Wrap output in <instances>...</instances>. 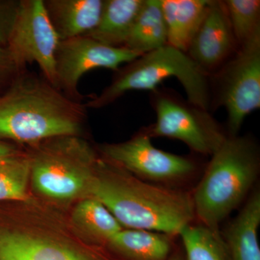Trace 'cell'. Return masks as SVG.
I'll return each mask as SVG.
<instances>
[{
  "label": "cell",
  "mask_w": 260,
  "mask_h": 260,
  "mask_svg": "<svg viewBox=\"0 0 260 260\" xmlns=\"http://www.w3.org/2000/svg\"><path fill=\"white\" fill-rule=\"evenodd\" d=\"M103 168L94 174L88 195L99 200L121 226L175 235L194 217L192 199L183 191L128 177Z\"/></svg>",
  "instance_id": "1"
},
{
  "label": "cell",
  "mask_w": 260,
  "mask_h": 260,
  "mask_svg": "<svg viewBox=\"0 0 260 260\" xmlns=\"http://www.w3.org/2000/svg\"><path fill=\"white\" fill-rule=\"evenodd\" d=\"M85 107L46 80L23 77L0 95V140L37 145L59 137L78 136Z\"/></svg>",
  "instance_id": "2"
},
{
  "label": "cell",
  "mask_w": 260,
  "mask_h": 260,
  "mask_svg": "<svg viewBox=\"0 0 260 260\" xmlns=\"http://www.w3.org/2000/svg\"><path fill=\"white\" fill-rule=\"evenodd\" d=\"M259 170L257 145L247 137L229 136L211 155L195 189L194 215L217 235L220 223L242 203Z\"/></svg>",
  "instance_id": "3"
},
{
  "label": "cell",
  "mask_w": 260,
  "mask_h": 260,
  "mask_svg": "<svg viewBox=\"0 0 260 260\" xmlns=\"http://www.w3.org/2000/svg\"><path fill=\"white\" fill-rule=\"evenodd\" d=\"M179 80L187 100L210 110V76L185 52L167 45L142 54L114 72L112 82L85 107L102 109L124 94L135 90L151 92L168 78Z\"/></svg>",
  "instance_id": "4"
},
{
  "label": "cell",
  "mask_w": 260,
  "mask_h": 260,
  "mask_svg": "<svg viewBox=\"0 0 260 260\" xmlns=\"http://www.w3.org/2000/svg\"><path fill=\"white\" fill-rule=\"evenodd\" d=\"M30 158L32 184L41 194L56 200L88 194L96 162L95 154L77 136L56 138Z\"/></svg>",
  "instance_id": "5"
},
{
  "label": "cell",
  "mask_w": 260,
  "mask_h": 260,
  "mask_svg": "<svg viewBox=\"0 0 260 260\" xmlns=\"http://www.w3.org/2000/svg\"><path fill=\"white\" fill-rule=\"evenodd\" d=\"M150 102L156 114L155 122L144 129L150 138L180 140L195 153L211 156L229 137L211 112L173 89H155Z\"/></svg>",
  "instance_id": "6"
},
{
  "label": "cell",
  "mask_w": 260,
  "mask_h": 260,
  "mask_svg": "<svg viewBox=\"0 0 260 260\" xmlns=\"http://www.w3.org/2000/svg\"><path fill=\"white\" fill-rule=\"evenodd\" d=\"M211 109L225 108L227 134L237 136L244 120L260 108V36L239 47L210 76Z\"/></svg>",
  "instance_id": "7"
},
{
  "label": "cell",
  "mask_w": 260,
  "mask_h": 260,
  "mask_svg": "<svg viewBox=\"0 0 260 260\" xmlns=\"http://www.w3.org/2000/svg\"><path fill=\"white\" fill-rule=\"evenodd\" d=\"M59 41L44 0L19 1L6 47L15 67L37 63L45 80L58 89L55 56Z\"/></svg>",
  "instance_id": "8"
},
{
  "label": "cell",
  "mask_w": 260,
  "mask_h": 260,
  "mask_svg": "<svg viewBox=\"0 0 260 260\" xmlns=\"http://www.w3.org/2000/svg\"><path fill=\"white\" fill-rule=\"evenodd\" d=\"M140 55L126 48L104 45L85 36L59 41L55 56L57 88L80 102L83 97L78 83L85 73L98 68L116 72Z\"/></svg>",
  "instance_id": "9"
},
{
  "label": "cell",
  "mask_w": 260,
  "mask_h": 260,
  "mask_svg": "<svg viewBox=\"0 0 260 260\" xmlns=\"http://www.w3.org/2000/svg\"><path fill=\"white\" fill-rule=\"evenodd\" d=\"M100 150L114 165L148 180L176 181L191 175L196 169L191 158L154 146L144 129L127 141L103 145Z\"/></svg>",
  "instance_id": "10"
},
{
  "label": "cell",
  "mask_w": 260,
  "mask_h": 260,
  "mask_svg": "<svg viewBox=\"0 0 260 260\" xmlns=\"http://www.w3.org/2000/svg\"><path fill=\"white\" fill-rule=\"evenodd\" d=\"M238 49L223 1L210 0L186 54L210 76L227 62Z\"/></svg>",
  "instance_id": "11"
},
{
  "label": "cell",
  "mask_w": 260,
  "mask_h": 260,
  "mask_svg": "<svg viewBox=\"0 0 260 260\" xmlns=\"http://www.w3.org/2000/svg\"><path fill=\"white\" fill-rule=\"evenodd\" d=\"M0 260H95L74 248L34 234L0 229Z\"/></svg>",
  "instance_id": "12"
},
{
  "label": "cell",
  "mask_w": 260,
  "mask_h": 260,
  "mask_svg": "<svg viewBox=\"0 0 260 260\" xmlns=\"http://www.w3.org/2000/svg\"><path fill=\"white\" fill-rule=\"evenodd\" d=\"M104 0H44L59 40L85 36L96 27Z\"/></svg>",
  "instance_id": "13"
},
{
  "label": "cell",
  "mask_w": 260,
  "mask_h": 260,
  "mask_svg": "<svg viewBox=\"0 0 260 260\" xmlns=\"http://www.w3.org/2000/svg\"><path fill=\"white\" fill-rule=\"evenodd\" d=\"M210 0H160L167 32V44L187 52L206 14Z\"/></svg>",
  "instance_id": "14"
},
{
  "label": "cell",
  "mask_w": 260,
  "mask_h": 260,
  "mask_svg": "<svg viewBox=\"0 0 260 260\" xmlns=\"http://www.w3.org/2000/svg\"><path fill=\"white\" fill-rule=\"evenodd\" d=\"M259 224L260 194L255 191L225 229L223 241L232 260H260Z\"/></svg>",
  "instance_id": "15"
},
{
  "label": "cell",
  "mask_w": 260,
  "mask_h": 260,
  "mask_svg": "<svg viewBox=\"0 0 260 260\" xmlns=\"http://www.w3.org/2000/svg\"><path fill=\"white\" fill-rule=\"evenodd\" d=\"M145 0H104L102 16L85 37L104 45L124 47Z\"/></svg>",
  "instance_id": "16"
},
{
  "label": "cell",
  "mask_w": 260,
  "mask_h": 260,
  "mask_svg": "<svg viewBox=\"0 0 260 260\" xmlns=\"http://www.w3.org/2000/svg\"><path fill=\"white\" fill-rule=\"evenodd\" d=\"M167 44V27L160 0H145L124 48L143 54Z\"/></svg>",
  "instance_id": "17"
},
{
  "label": "cell",
  "mask_w": 260,
  "mask_h": 260,
  "mask_svg": "<svg viewBox=\"0 0 260 260\" xmlns=\"http://www.w3.org/2000/svg\"><path fill=\"white\" fill-rule=\"evenodd\" d=\"M108 242L134 260H165L171 250L167 234L140 229H122Z\"/></svg>",
  "instance_id": "18"
},
{
  "label": "cell",
  "mask_w": 260,
  "mask_h": 260,
  "mask_svg": "<svg viewBox=\"0 0 260 260\" xmlns=\"http://www.w3.org/2000/svg\"><path fill=\"white\" fill-rule=\"evenodd\" d=\"M73 219L90 235L107 242L123 229L105 205L92 197L78 203L73 211Z\"/></svg>",
  "instance_id": "19"
},
{
  "label": "cell",
  "mask_w": 260,
  "mask_h": 260,
  "mask_svg": "<svg viewBox=\"0 0 260 260\" xmlns=\"http://www.w3.org/2000/svg\"><path fill=\"white\" fill-rule=\"evenodd\" d=\"M187 260H227L226 247L221 236L204 225L183 228L179 233Z\"/></svg>",
  "instance_id": "20"
},
{
  "label": "cell",
  "mask_w": 260,
  "mask_h": 260,
  "mask_svg": "<svg viewBox=\"0 0 260 260\" xmlns=\"http://www.w3.org/2000/svg\"><path fill=\"white\" fill-rule=\"evenodd\" d=\"M30 172L26 155L18 153L0 158V201L26 199Z\"/></svg>",
  "instance_id": "21"
},
{
  "label": "cell",
  "mask_w": 260,
  "mask_h": 260,
  "mask_svg": "<svg viewBox=\"0 0 260 260\" xmlns=\"http://www.w3.org/2000/svg\"><path fill=\"white\" fill-rule=\"evenodd\" d=\"M223 3L239 48L260 36L259 0H224Z\"/></svg>",
  "instance_id": "22"
},
{
  "label": "cell",
  "mask_w": 260,
  "mask_h": 260,
  "mask_svg": "<svg viewBox=\"0 0 260 260\" xmlns=\"http://www.w3.org/2000/svg\"><path fill=\"white\" fill-rule=\"evenodd\" d=\"M18 3L0 2V47H7Z\"/></svg>",
  "instance_id": "23"
},
{
  "label": "cell",
  "mask_w": 260,
  "mask_h": 260,
  "mask_svg": "<svg viewBox=\"0 0 260 260\" xmlns=\"http://www.w3.org/2000/svg\"><path fill=\"white\" fill-rule=\"evenodd\" d=\"M9 67H15L6 47H0V74Z\"/></svg>",
  "instance_id": "24"
},
{
  "label": "cell",
  "mask_w": 260,
  "mask_h": 260,
  "mask_svg": "<svg viewBox=\"0 0 260 260\" xmlns=\"http://www.w3.org/2000/svg\"><path fill=\"white\" fill-rule=\"evenodd\" d=\"M16 153H18V151L14 146L0 140V158Z\"/></svg>",
  "instance_id": "25"
},
{
  "label": "cell",
  "mask_w": 260,
  "mask_h": 260,
  "mask_svg": "<svg viewBox=\"0 0 260 260\" xmlns=\"http://www.w3.org/2000/svg\"><path fill=\"white\" fill-rule=\"evenodd\" d=\"M172 260H180V259H179V258L178 257H175L174 258V259H172Z\"/></svg>",
  "instance_id": "26"
}]
</instances>
